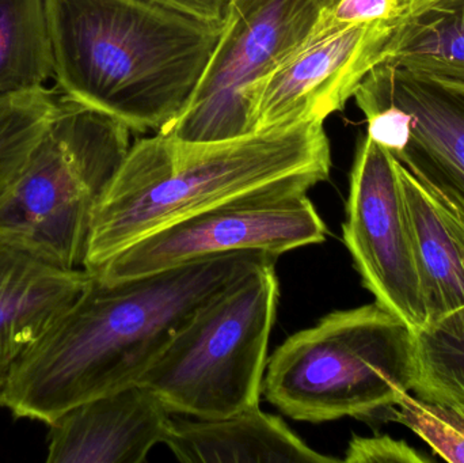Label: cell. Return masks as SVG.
<instances>
[{
    "label": "cell",
    "mask_w": 464,
    "mask_h": 463,
    "mask_svg": "<svg viewBox=\"0 0 464 463\" xmlns=\"http://www.w3.org/2000/svg\"><path fill=\"white\" fill-rule=\"evenodd\" d=\"M269 261L204 304L138 383L173 415L223 418L258 407L278 280Z\"/></svg>",
    "instance_id": "8992f818"
},
{
    "label": "cell",
    "mask_w": 464,
    "mask_h": 463,
    "mask_svg": "<svg viewBox=\"0 0 464 463\" xmlns=\"http://www.w3.org/2000/svg\"><path fill=\"white\" fill-rule=\"evenodd\" d=\"M114 117L62 97L22 170L0 195V244L83 269L92 219L130 149Z\"/></svg>",
    "instance_id": "277c9868"
},
{
    "label": "cell",
    "mask_w": 464,
    "mask_h": 463,
    "mask_svg": "<svg viewBox=\"0 0 464 463\" xmlns=\"http://www.w3.org/2000/svg\"><path fill=\"white\" fill-rule=\"evenodd\" d=\"M411 393L464 404V306L414 332Z\"/></svg>",
    "instance_id": "ac0fdd59"
},
{
    "label": "cell",
    "mask_w": 464,
    "mask_h": 463,
    "mask_svg": "<svg viewBox=\"0 0 464 463\" xmlns=\"http://www.w3.org/2000/svg\"><path fill=\"white\" fill-rule=\"evenodd\" d=\"M59 90L0 97V195L18 176L59 108Z\"/></svg>",
    "instance_id": "d6986e66"
},
{
    "label": "cell",
    "mask_w": 464,
    "mask_h": 463,
    "mask_svg": "<svg viewBox=\"0 0 464 463\" xmlns=\"http://www.w3.org/2000/svg\"><path fill=\"white\" fill-rule=\"evenodd\" d=\"M190 18L222 26L232 0H149Z\"/></svg>",
    "instance_id": "603a6c76"
},
{
    "label": "cell",
    "mask_w": 464,
    "mask_h": 463,
    "mask_svg": "<svg viewBox=\"0 0 464 463\" xmlns=\"http://www.w3.org/2000/svg\"><path fill=\"white\" fill-rule=\"evenodd\" d=\"M400 21L327 24L310 34L254 92L256 130L324 122L343 111L362 79L389 56Z\"/></svg>",
    "instance_id": "30bf717a"
},
{
    "label": "cell",
    "mask_w": 464,
    "mask_h": 463,
    "mask_svg": "<svg viewBox=\"0 0 464 463\" xmlns=\"http://www.w3.org/2000/svg\"><path fill=\"white\" fill-rule=\"evenodd\" d=\"M392 421L419 435L439 457L464 463V404L422 399L409 393L387 410Z\"/></svg>",
    "instance_id": "ffe728a7"
},
{
    "label": "cell",
    "mask_w": 464,
    "mask_h": 463,
    "mask_svg": "<svg viewBox=\"0 0 464 463\" xmlns=\"http://www.w3.org/2000/svg\"><path fill=\"white\" fill-rule=\"evenodd\" d=\"M414 332L378 302L337 310L267 359L262 394L303 423L362 419L411 393Z\"/></svg>",
    "instance_id": "5b68a950"
},
{
    "label": "cell",
    "mask_w": 464,
    "mask_h": 463,
    "mask_svg": "<svg viewBox=\"0 0 464 463\" xmlns=\"http://www.w3.org/2000/svg\"><path fill=\"white\" fill-rule=\"evenodd\" d=\"M316 2L319 3L321 8H326L329 7L330 5H333V3L335 2V0H316Z\"/></svg>",
    "instance_id": "cb8c5ba5"
},
{
    "label": "cell",
    "mask_w": 464,
    "mask_h": 463,
    "mask_svg": "<svg viewBox=\"0 0 464 463\" xmlns=\"http://www.w3.org/2000/svg\"><path fill=\"white\" fill-rule=\"evenodd\" d=\"M53 78L46 0H0V97L43 89Z\"/></svg>",
    "instance_id": "e0dca14e"
},
{
    "label": "cell",
    "mask_w": 464,
    "mask_h": 463,
    "mask_svg": "<svg viewBox=\"0 0 464 463\" xmlns=\"http://www.w3.org/2000/svg\"><path fill=\"white\" fill-rule=\"evenodd\" d=\"M46 3L60 94L135 132L184 111L222 32L149 0Z\"/></svg>",
    "instance_id": "7a4b0ae2"
},
{
    "label": "cell",
    "mask_w": 464,
    "mask_h": 463,
    "mask_svg": "<svg viewBox=\"0 0 464 463\" xmlns=\"http://www.w3.org/2000/svg\"><path fill=\"white\" fill-rule=\"evenodd\" d=\"M424 2V0H408V5H409V11L411 10V8L416 7V5H419L420 3ZM408 11V13H409Z\"/></svg>",
    "instance_id": "d4e9b609"
},
{
    "label": "cell",
    "mask_w": 464,
    "mask_h": 463,
    "mask_svg": "<svg viewBox=\"0 0 464 463\" xmlns=\"http://www.w3.org/2000/svg\"><path fill=\"white\" fill-rule=\"evenodd\" d=\"M163 445L184 463L341 462L311 449L259 405L223 418L173 420Z\"/></svg>",
    "instance_id": "5bb4252c"
},
{
    "label": "cell",
    "mask_w": 464,
    "mask_h": 463,
    "mask_svg": "<svg viewBox=\"0 0 464 463\" xmlns=\"http://www.w3.org/2000/svg\"><path fill=\"white\" fill-rule=\"evenodd\" d=\"M387 63L464 95V0H424L398 24Z\"/></svg>",
    "instance_id": "2e32d148"
},
{
    "label": "cell",
    "mask_w": 464,
    "mask_h": 463,
    "mask_svg": "<svg viewBox=\"0 0 464 463\" xmlns=\"http://www.w3.org/2000/svg\"><path fill=\"white\" fill-rule=\"evenodd\" d=\"M324 122H300L215 141L158 132L130 146L101 198L83 269L89 274L143 236L207 207L295 176L326 181Z\"/></svg>",
    "instance_id": "3957f363"
},
{
    "label": "cell",
    "mask_w": 464,
    "mask_h": 463,
    "mask_svg": "<svg viewBox=\"0 0 464 463\" xmlns=\"http://www.w3.org/2000/svg\"><path fill=\"white\" fill-rule=\"evenodd\" d=\"M408 11V0H335L322 8L319 19L327 24H372L400 21Z\"/></svg>",
    "instance_id": "44dd1931"
},
{
    "label": "cell",
    "mask_w": 464,
    "mask_h": 463,
    "mask_svg": "<svg viewBox=\"0 0 464 463\" xmlns=\"http://www.w3.org/2000/svg\"><path fill=\"white\" fill-rule=\"evenodd\" d=\"M365 79L411 114L409 151L464 193V95L387 62Z\"/></svg>",
    "instance_id": "9a60e30c"
},
{
    "label": "cell",
    "mask_w": 464,
    "mask_h": 463,
    "mask_svg": "<svg viewBox=\"0 0 464 463\" xmlns=\"http://www.w3.org/2000/svg\"><path fill=\"white\" fill-rule=\"evenodd\" d=\"M346 463H427L430 459L405 440L389 435L353 437L345 451Z\"/></svg>",
    "instance_id": "7402d4cb"
},
{
    "label": "cell",
    "mask_w": 464,
    "mask_h": 463,
    "mask_svg": "<svg viewBox=\"0 0 464 463\" xmlns=\"http://www.w3.org/2000/svg\"><path fill=\"white\" fill-rule=\"evenodd\" d=\"M90 280L86 269L57 268L0 244V408L14 367Z\"/></svg>",
    "instance_id": "4fadbf2b"
},
{
    "label": "cell",
    "mask_w": 464,
    "mask_h": 463,
    "mask_svg": "<svg viewBox=\"0 0 464 463\" xmlns=\"http://www.w3.org/2000/svg\"><path fill=\"white\" fill-rule=\"evenodd\" d=\"M319 182L324 179L316 176L288 177L232 196L133 242L90 275L121 282L212 256L262 252L280 257L322 244L326 225L308 198Z\"/></svg>",
    "instance_id": "52a82bcc"
},
{
    "label": "cell",
    "mask_w": 464,
    "mask_h": 463,
    "mask_svg": "<svg viewBox=\"0 0 464 463\" xmlns=\"http://www.w3.org/2000/svg\"><path fill=\"white\" fill-rule=\"evenodd\" d=\"M392 157L430 323L464 306V193L409 150Z\"/></svg>",
    "instance_id": "8fae6325"
},
{
    "label": "cell",
    "mask_w": 464,
    "mask_h": 463,
    "mask_svg": "<svg viewBox=\"0 0 464 463\" xmlns=\"http://www.w3.org/2000/svg\"><path fill=\"white\" fill-rule=\"evenodd\" d=\"M321 11L316 0H232L195 94L160 133L215 141L254 132L256 87L305 40Z\"/></svg>",
    "instance_id": "ba28073f"
},
{
    "label": "cell",
    "mask_w": 464,
    "mask_h": 463,
    "mask_svg": "<svg viewBox=\"0 0 464 463\" xmlns=\"http://www.w3.org/2000/svg\"><path fill=\"white\" fill-rule=\"evenodd\" d=\"M276 256L235 252L86 290L14 367L3 408L51 426L76 405L138 383L198 309Z\"/></svg>",
    "instance_id": "6da1fadb"
},
{
    "label": "cell",
    "mask_w": 464,
    "mask_h": 463,
    "mask_svg": "<svg viewBox=\"0 0 464 463\" xmlns=\"http://www.w3.org/2000/svg\"><path fill=\"white\" fill-rule=\"evenodd\" d=\"M171 413L140 383L89 400L63 413L48 437L51 463H140L165 443Z\"/></svg>",
    "instance_id": "7c38bea8"
},
{
    "label": "cell",
    "mask_w": 464,
    "mask_h": 463,
    "mask_svg": "<svg viewBox=\"0 0 464 463\" xmlns=\"http://www.w3.org/2000/svg\"><path fill=\"white\" fill-rule=\"evenodd\" d=\"M345 214L343 244L365 290L411 331L427 325L394 157L368 135L357 144Z\"/></svg>",
    "instance_id": "9c48e42d"
}]
</instances>
